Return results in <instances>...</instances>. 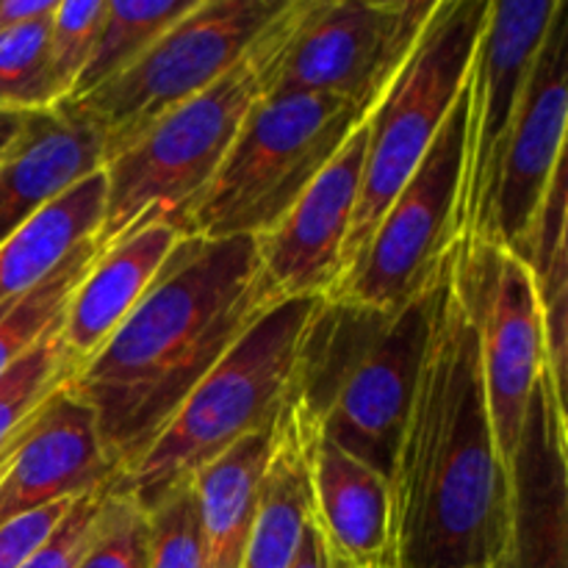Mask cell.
<instances>
[{"mask_svg":"<svg viewBox=\"0 0 568 568\" xmlns=\"http://www.w3.org/2000/svg\"><path fill=\"white\" fill-rule=\"evenodd\" d=\"M272 433L275 427L247 436L194 477L203 510V568H242Z\"/></svg>","mask_w":568,"mask_h":568,"instance_id":"7402d4cb","label":"cell"},{"mask_svg":"<svg viewBox=\"0 0 568 568\" xmlns=\"http://www.w3.org/2000/svg\"><path fill=\"white\" fill-rule=\"evenodd\" d=\"M181 236L183 233L178 227L153 222L100 250L94 264L72 292L59 331L64 349L78 369L114 336L116 327L136 308Z\"/></svg>","mask_w":568,"mask_h":568,"instance_id":"d6986e66","label":"cell"},{"mask_svg":"<svg viewBox=\"0 0 568 568\" xmlns=\"http://www.w3.org/2000/svg\"><path fill=\"white\" fill-rule=\"evenodd\" d=\"M105 214L103 170L44 205L0 244V303L31 292L67 255L98 236Z\"/></svg>","mask_w":568,"mask_h":568,"instance_id":"44dd1931","label":"cell"},{"mask_svg":"<svg viewBox=\"0 0 568 568\" xmlns=\"http://www.w3.org/2000/svg\"><path fill=\"white\" fill-rule=\"evenodd\" d=\"M72 503L44 505L28 510L0 525V568H22L44 544L50 541L55 527L61 525Z\"/></svg>","mask_w":568,"mask_h":568,"instance_id":"1f68e13d","label":"cell"},{"mask_svg":"<svg viewBox=\"0 0 568 568\" xmlns=\"http://www.w3.org/2000/svg\"><path fill=\"white\" fill-rule=\"evenodd\" d=\"M61 325L0 375V455L42 416L78 375L61 342Z\"/></svg>","mask_w":568,"mask_h":568,"instance_id":"484cf974","label":"cell"},{"mask_svg":"<svg viewBox=\"0 0 568 568\" xmlns=\"http://www.w3.org/2000/svg\"><path fill=\"white\" fill-rule=\"evenodd\" d=\"M436 0H297L270 92L336 98L369 114L414 53Z\"/></svg>","mask_w":568,"mask_h":568,"instance_id":"30bf717a","label":"cell"},{"mask_svg":"<svg viewBox=\"0 0 568 568\" xmlns=\"http://www.w3.org/2000/svg\"><path fill=\"white\" fill-rule=\"evenodd\" d=\"M270 305L255 239L181 236L148 294L67 386L92 410L122 477Z\"/></svg>","mask_w":568,"mask_h":568,"instance_id":"7a4b0ae2","label":"cell"},{"mask_svg":"<svg viewBox=\"0 0 568 568\" xmlns=\"http://www.w3.org/2000/svg\"><path fill=\"white\" fill-rule=\"evenodd\" d=\"M308 483L311 521L320 530L331 564L397 568L388 480L342 453L314 425L308 442Z\"/></svg>","mask_w":568,"mask_h":568,"instance_id":"e0dca14e","label":"cell"},{"mask_svg":"<svg viewBox=\"0 0 568 568\" xmlns=\"http://www.w3.org/2000/svg\"><path fill=\"white\" fill-rule=\"evenodd\" d=\"M122 480L100 444L94 416L70 392H61L28 430L0 480V525L28 510L72 503Z\"/></svg>","mask_w":568,"mask_h":568,"instance_id":"2e32d148","label":"cell"},{"mask_svg":"<svg viewBox=\"0 0 568 568\" xmlns=\"http://www.w3.org/2000/svg\"><path fill=\"white\" fill-rule=\"evenodd\" d=\"M22 125H26V116L22 114H6V111H0V155L20 136Z\"/></svg>","mask_w":568,"mask_h":568,"instance_id":"e575fe53","label":"cell"},{"mask_svg":"<svg viewBox=\"0 0 568 568\" xmlns=\"http://www.w3.org/2000/svg\"><path fill=\"white\" fill-rule=\"evenodd\" d=\"M568 125V6L558 11L532 64L525 100L505 139L486 203L464 242L525 253L532 220L566 164Z\"/></svg>","mask_w":568,"mask_h":568,"instance_id":"8fae6325","label":"cell"},{"mask_svg":"<svg viewBox=\"0 0 568 568\" xmlns=\"http://www.w3.org/2000/svg\"><path fill=\"white\" fill-rule=\"evenodd\" d=\"M430 300L433 286L399 311L322 300L300 344L294 397L311 425L386 480L419 375Z\"/></svg>","mask_w":568,"mask_h":568,"instance_id":"3957f363","label":"cell"},{"mask_svg":"<svg viewBox=\"0 0 568 568\" xmlns=\"http://www.w3.org/2000/svg\"><path fill=\"white\" fill-rule=\"evenodd\" d=\"M105 0H59L50 17V61L64 89V100L75 89L83 67L89 64L100 26H103Z\"/></svg>","mask_w":568,"mask_h":568,"instance_id":"f546056e","label":"cell"},{"mask_svg":"<svg viewBox=\"0 0 568 568\" xmlns=\"http://www.w3.org/2000/svg\"><path fill=\"white\" fill-rule=\"evenodd\" d=\"M94 239L72 250L39 286L0 303V375L64 322L67 303L98 258Z\"/></svg>","mask_w":568,"mask_h":568,"instance_id":"d4e9b609","label":"cell"},{"mask_svg":"<svg viewBox=\"0 0 568 568\" xmlns=\"http://www.w3.org/2000/svg\"><path fill=\"white\" fill-rule=\"evenodd\" d=\"M320 303L294 297L270 305L194 386L125 475V486L144 510L178 483L194 480L239 442L275 427L294 388L303 333Z\"/></svg>","mask_w":568,"mask_h":568,"instance_id":"5b68a950","label":"cell"},{"mask_svg":"<svg viewBox=\"0 0 568 568\" xmlns=\"http://www.w3.org/2000/svg\"><path fill=\"white\" fill-rule=\"evenodd\" d=\"M497 568H568L566 394L538 375L508 464V516Z\"/></svg>","mask_w":568,"mask_h":568,"instance_id":"9a60e30c","label":"cell"},{"mask_svg":"<svg viewBox=\"0 0 568 568\" xmlns=\"http://www.w3.org/2000/svg\"><path fill=\"white\" fill-rule=\"evenodd\" d=\"M364 153L366 120L277 225L255 239L261 283L272 303L294 297L327 300L336 292L349 225L358 209Z\"/></svg>","mask_w":568,"mask_h":568,"instance_id":"5bb4252c","label":"cell"},{"mask_svg":"<svg viewBox=\"0 0 568 568\" xmlns=\"http://www.w3.org/2000/svg\"><path fill=\"white\" fill-rule=\"evenodd\" d=\"M464 242V239H460ZM475 277L483 377L494 442L508 469L525 427L527 405L547 366L541 316L527 266L505 250L464 242Z\"/></svg>","mask_w":568,"mask_h":568,"instance_id":"4fadbf2b","label":"cell"},{"mask_svg":"<svg viewBox=\"0 0 568 568\" xmlns=\"http://www.w3.org/2000/svg\"><path fill=\"white\" fill-rule=\"evenodd\" d=\"M288 568H331V560H327V549L322 544L320 530L314 527V521H308L303 532V541H300L297 555H294L292 566Z\"/></svg>","mask_w":568,"mask_h":568,"instance_id":"836d02e7","label":"cell"},{"mask_svg":"<svg viewBox=\"0 0 568 568\" xmlns=\"http://www.w3.org/2000/svg\"><path fill=\"white\" fill-rule=\"evenodd\" d=\"M331 568H342V566H336V564H331Z\"/></svg>","mask_w":568,"mask_h":568,"instance_id":"8d00e7d4","label":"cell"},{"mask_svg":"<svg viewBox=\"0 0 568 568\" xmlns=\"http://www.w3.org/2000/svg\"><path fill=\"white\" fill-rule=\"evenodd\" d=\"M33 425H37V422H33ZM33 425H31V427H33ZM31 427H28V430H31ZM28 430H26V433H22V436H20V438H17V442H14V444H11V447H9V449H6V453H3V455H0V480H3V477H6V471H9L11 460H14L17 449H20L22 438H26V436H28Z\"/></svg>","mask_w":568,"mask_h":568,"instance_id":"d590c367","label":"cell"},{"mask_svg":"<svg viewBox=\"0 0 568 568\" xmlns=\"http://www.w3.org/2000/svg\"><path fill=\"white\" fill-rule=\"evenodd\" d=\"M72 568H150L148 514L125 477L105 497L87 549Z\"/></svg>","mask_w":568,"mask_h":568,"instance_id":"83f0119b","label":"cell"},{"mask_svg":"<svg viewBox=\"0 0 568 568\" xmlns=\"http://www.w3.org/2000/svg\"><path fill=\"white\" fill-rule=\"evenodd\" d=\"M116 483H111V486L98 488V491H89V494H83V497L72 499L70 510H67L64 519H61V525L53 530L50 541L44 544V547L39 549V552L33 555V558L28 560L22 568H72L75 566L78 558L83 555V549H87L89 536H92L94 519H98L105 497H109V491L116 486Z\"/></svg>","mask_w":568,"mask_h":568,"instance_id":"4dcf8cb0","label":"cell"},{"mask_svg":"<svg viewBox=\"0 0 568 568\" xmlns=\"http://www.w3.org/2000/svg\"><path fill=\"white\" fill-rule=\"evenodd\" d=\"M308 442L311 422L292 388L272 433L270 460L242 568L292 566L311 521Z\"/></svg>","mask_w":568,"mask_h":568,"instance_id":"ffe728a7","label":"cell"},{"mask_svg":"<svg viewBox=\"0 0 568 568\" xmlns=\"http://www.w3.org/2000/svg\"><path fill=\"white\" fill-rule=\"evenodd\" d=\"M59 0H0V31H11L39 17L53 14Z\"/></svg>","mask_w":568,"mask_h":568,"instance_id":"d6a6232c","label":"cell"},{"mask_svg":"<svg viewBox=\"0 0 568 568\" xmlns=\"http://www.w3.org/2000/svg\"><path fill=\"white\" fill-rule=\"evenodd\" d=\"M397 568H497L508 516L483 377L475 277L455 242L433 283L419 375L392 466Z\"/></svg>","mask_w":568,"mask_h":568,"instance_id":"6da1fadb","label":"cell"},{"mask_svg":"<svg viewBox=\"0 0 568 568\" xmlns=\"http://www.w3.org/2000/svg\"><path fill=\"white\" fill-rule=\"evenodd\" d=\"M294 9L297 0H286L233 70L105 161V214L94 236L98 250L153 222H166L183 233L189 211L220 172L242 122L275 83Z\"/></svg>","mask_w":568,"mask_h":568,"instance_id":"277c9868","label":"cell"},{"mask_svg":"<svg viewBox=\"0 0 568 568\" xmlns=\"http://www.w3.org/2000/svg\"><path fill=\"white\" fill-rule=\"evenodd\" d=\"M364 120L358 109L336 98L266 92L189 211L183 236H264Z\"/></svg>","mask_w":568,"mask_h":568,"instance_id":"8992f818","label":"cell"},{"mask_svg":"<svg viewBox=\"0 0 568 568\" xmlns=\"http://www.w3.org/2000/svg\"><path fill=\"white\" fill-rule=\"evenodd\" d=\"M466 116L469 78L425 159L392 200L366 247L327 300L399 311L430 292L449 247L458 242Z\"/></svg>","mask_w":568,"mask_h":568,"instance_id":"9c48e42d","label":"cell"},{"mask_svg":"<svg viewBox=\"0 0 568 568\" xmlns=\"http://www.w3.org/2000/svg\"><path fill=\"white\" fill-rule=\"evenodd\" d=\"M197 0H105L98 42L67 100L83 98L125 72Z\"/></svg>","mask_w":568,"mask_h":568,"instance_id":"cb8c5ba5","label":"cell"},{"mask_svg":"<svg viewBox=\"0 0 568 568\" xmlns=\"http://www.w3.org/2000/svg\"><path fill=\"white\" fill-rule=\"evenodd\" d=\"M103 170V139L64 109L28 114L20 136L0 155V244L44 205Z\"/></svg>","mask_w":568,"mask_h":568,"instance_id":"ac0fdd59","label":"cell"},{"mask_svg":"<svg viewBox=\"0 0 568 568\" xmlns=\"http://www.w3.org/2000/svg\"><path fill=\"white\" fill-rule=\"evenodd\" d=\"M568 194L566 164L555 172V181L532 220L521 264L527 266L536 292L538 316H541L547 366L555 386L566 394L568 364Z\"/></svg>","mask_w":568,"mask_h":568,"instance_id":"603a6c76","label":"cell"},{"mask_svg":"<svg viewBox=\"0 0 568 568\" xmlns=\"http://www.w3.org/2000/svg\"><path fill=\"white\" fill-rule=\"evenodd\" d=\"M144 514L150 568H203V510L197 483H178Z\"/></svg>","mask_w":568,"mask_h":568,"instance_id":"f1b7e54d","label":"cell"},{"mask_svg":"<svg viewBox=\"0 0 568 568\" xmlns=\"http://www.w3.org/2000/svg\"><path fill=\"white\" fill-rule=\"evenodd\" d=\"M50 17L0 31V111L42 114L64 103L50 61Z\"/></svg>","mask_w":568,"mask_h":568,"instance_id":"4316f807","label":"cell"},{"mask_svg":"<svg viewBox=\"0 0 568 568\" xmlns=\"http://www.w3.org/2000/svg\"><path fill=\"white\" fill-rule=\"evenodd\" d=\"M283 6L286 0H197L125 72L59 109L100 133L105 164L233 70Z\"/></svg>","mask_w":568,"mask_h":568,"instance_id":"ba28073f","label":"cell"},{"mask_svg":"<svg viewBox=\"0 0 568 568\" xmlns=\"http://www.w3.org/2000/svg\"><path fill=\"white\" fill-rule=\"evenodd\" d=\"M564 0H491L469 70V116H466L464 181L458 203V239H469L505 139L530 83L549 26Z\"/></svg>","mask_w":568,"mask_h":568,"instance_id":"7c38bea8","label":"cell"},{"mask_svg":"<svg viewBox=\"0 0 568 568\" xmlns=\"http://www.w3.org/2000/svg\"><path fill=\"white\" fill-rule=\"evenodd\" d=\"M488 3L491 0H436L414 53L366 114L364 178L344 247L342 277L447 120L469 78Z\"/></svg>","mask_w":568,"mask_h":568,"instance_id":"52a82bcc","label":"cell"}]
</instances>
